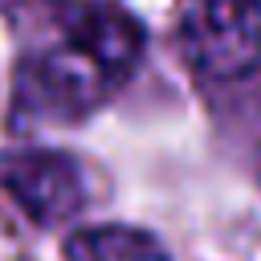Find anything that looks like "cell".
Returning <instances> with one entry per match:
<instances>
[{"label":"cell","mask_w":261,"mask_h":261,"mask_svg":"<svg viewBox=\"0 0 261 261\" xmlns=\"http://www.w3.org/2000/svg\"><path fill=\"white\" fill-rule=\"evenodd\" d=\"M114 90H118V82L94 57H86L73 41L61 37L53 49L29 53L16 65L12 122H24V126L29 122H49V126L82 122Z\"/></svg>","instance_id":"cell-1"},{"label":"cell","mask_w":261,"mask_h":261,"mask_svg":"<svg viewBox=\"0 0 261 261\" xmlns=\"http://www.w3.org/2000/svg\"><path fill=\"white\" fill-rule=\"evenodd\" d=\"M184 61L208 82H237L261 65V0H200L179 20Z\"/></svg>","instance_id":"cell-2"},{"label":"cell","mask_w":261,"mask_h":261,"mask_svg":"<svg viewBox=\"0 0 261 261\" xmlns=\"http://www.w3.org/2000/svg\"><path fill=\"white\" fill-rule=\"evenodd\" d=\"M0 188L41 228L65 224L86 204V179H82L77 159L65 151H49V147L0 151Z\"/></svg>","instance_id":"cell-3"},{"label":"cell","mask_w":261,"mask_h":261,"mask_svg":"<svg viewBox=\"0 0 261 261\" xmlns=\"http://www.w3.org/2000/svg\"><path fill=\"white\" fill-rule=\"evenodd\" d=\"M65 41H73L86 57H94L118 86L139 69L147 53L143 24L118 4H82L73 16H65Z\"/></svg>","instance_id":"cell-4"},{"label":"cell","mask_w":261,"mask_h":261,"mask_svg":"<svg viewBox=\"0 0 261 261\" xmlns=\"http://www.w3.org/2000/svg\"><path fill=\"white\" fill-rule=\"evenodd\" d=\"M65 261H171L163 241L135 224H86L61 245Z\"/></svg>","instance_id":"cell-5"}]
</instances>
